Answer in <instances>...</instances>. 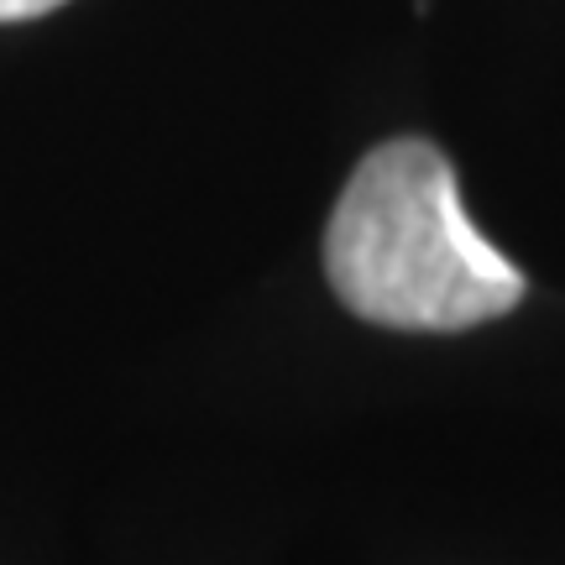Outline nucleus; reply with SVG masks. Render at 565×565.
<instances>
[{"instance_id":"nucleus-2","label":"nucleus","mask_w":565,"mask_h":565,"mask_svg":"<svg viewBox=\"0 0 565 565\" xmlns=\"http://www.w3.org/2000/svg\"><path fill=\"white\" fill-rule=\"evenodd\" d=\"M63 0H0V21H32V17H47L58 11Z\"/></svg>"},{"instance_id":"nucleus-1","label":"nucleus","mask_w":565,"mask_h":565,"mask_svg":"<svg viewBox=\"0 0 565 565\" xmlns=\"http://www.w3.org/2000/svg\"><path fill=\"white\" fill-rule=\"evenodd\" d=\"M324 273L351 315L393 330H466L524 299V273L471 225L440 147H372L324 225Z\"/></svg>"}]
</instances>
